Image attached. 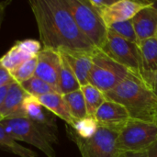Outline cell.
<instances>
[{
    "label": "cell",
    "mask_w": 157,
    "mask_h": 157,
    "mask_svg": "<svg viewBox=\"0 0 157 157\" xmlns=\"http://www.w3.org/2000/svg\"><path fill=\"white\" fill-rule=\"evenodd\" d=\"M147 155L148 157H157V143H155L147 152Z\"/></svg>",
    "instance_id": "cell-32"
},
{
    "label": "cell",
    "mask_w": 157,
    "mask_h": 157,
    "mask_svg": "<svg viewBox=\"0 0 157 157\" xmlns=\"http://www.w3.org/2000/svg\"><path fill=\"white\" fill-rule=\"evenodd\" d=\"M5 10H6V3H3V4L0 3V28L5 17Z\"/></svg>",
    "instance_id": "cell-33"
},
{
    "label": "cell",
    "mask_w": 157,
    "mask_h": 157,
    "mask_svg": "<svg viewBox=\"0 0 157 157\" xmlns=\"http://www.w3.org/2000/svg\"><path fill=\"white\" fill-rule=\"evenodd\" d=\"M43 48L93 52L96 48L77 27L64 0L29 2Z\"/></svg>",
    "instance_id": "cell-1"
},
{
    "label": "cell",
    "mask_w": 157,
    "mask_h": 157,
    "mask_svg": "<svg viewBox=\"0 0 157 157\" xmlns=\"http://www.w3.org/2000/svg\"><path fill=\"white\" fill-rule=\"evenodd\" d=\"M152 6H153L155 9H156L157 10V0H155V1H153V2H152Z\"/></svg>",
    "instance_id": "cell-34"
},
{
    "label": "cell",
    "mask_w": 157,
    "mask_h": 157,
    "mask_svg": "<svg viewBox=\"0 0 157 157\" xmlns=\"http://www.w3.org/2000/svg\"><path fill=\"white\" fill-rule=\"evenodd\" d=\"M108 29L130 42H132L137 45L140 44V41L135 33L132 20H127V21L112 24L108 28Z\"/></svg>",
    "instance_id": "cell-25"
},
{
    "label": "cell",
    "mask_w": 157,
    "mask_h": 157,
    "mask_svg": "<svg viewBox=\"0 0 157 157\" xmlns=\"http://www.w3.org/2000/svg\"><path fill=\"white\" fill-rule=\"evenodd\" d=\"M100 50L125 67L131 74L143 77L144 67L139 45L130 42L109 30L107 40Z\"/></svg>",
    "instance_id": "cell-6"
},
{
    "label": "cell",
    "mask_w": 157,
    "mask_h": 157,
    "mask_svg": "<svg viewBox=\"0 0 157 157\" xmlns=\"http://www.w3.org/2000/svg\"><path fill=\"white\" fill-rule=\"evenodd\" d=\"M61 54V53H60ZM60 93L63 96L81 88V86L75 75L73 70L69 66L64 57L61 54V69H60Z\"/></svg>",
    "instance_id": "cell-19"
},
{
    "label": "cell",
    "mask_w": 157,
    "mask_h": 157,
    "mask_svg": "<svg viewBox=\"0 0 157 157\" xmlns=\"http://www.w3.org/2000/svg\"><path fill=\"white\" fill-rule=\"evenodd\" d=\"M72 128L80 138L90 139L96 134L97 131L98 130V124L95 117L86 116L84 119L75 121Z\"/></svg>",
    "instance_id": "cell-24"
},
{
    "label": "cell",
    "mask_w": 157,
    "mask_h": 157,
    "mask_svg": "<svg viewBox=\"0 0 157 157\" xmlns=\"http://www.w3.org/2000/svg\"><path fill=\"white\" fill-rule=\"evenodd\" d=\"M13 81H14V79L12 78L10 73L6 68H4L0 63V87L3 86L8 85Z\"/></svg>",
    "instance_id": "cell-29"
},
{
    "label": "cell",
    "mask_w": 157,
    "mask_h": 157,
    "mask_svg": "<svg viewBox=\"0 0 157 157\" xmlns=\"http://www.w3.org/2000/svg\"><path fill=\"white\" fill-rule=\"evenodd\" d=\"M157 143V121L131 119L118 135L116 147L121 153H147Z\"/></svg>",
    "instance_id": "cell-4"
},
{
    "label": "cell",
    "mask_w": 157,
    "mask_h": 157,
    "mask_svg": "<svg viewBox=\"0 0 157 157\" xmlns=\"http://www.w3.org/2000/svg\"><path fill=\"white\" fill-rule=\"evenodd\" d=\"M0 148L11 152L19 157H38L37 154L34 151L17 144V141L6 132V130L1 124H0Z\"/></svg>",
    "instance_id": "cell-22"
},
{
    "label": "cell",
    "mask_w": 157,
    "mask_h": 157,
    "mask_svg": "<svg viewBox=\"0 0 157 157\" xmlns=\"http://www.w3.org/2000/svg\"><path fill=\"white\" fill-rule=\"evenodd\" d=\"M23 109L25 118L35 123L43 132L47 140L52 143H57L56 125L54 119L48 115L45 108L41 106L37 98L28 95L24 100Z\"/></svg>",
    "instance_id": "cell-11"
},
{
    "label": "cell",
    "mask_w": 157,
    "mask_h": 157,
    "mask_svg": "<svg viewBox=\"0 0 157 157\" xmlns=\"http://www.w3.org/2000/svg\"><path fill=\"white\" fill-rule=\"evenodd\" d=\"M66 60L81 86L89 84V74L93 64V52L61 50L58 51Z\"/></svg>",
    "instance_id": "cell-15"
},
{
    "label": "cell",
    "mask_w": 157,
    "mask_h": 157,
    "mask_svg": "<svg viewBox=\"0 0 157 157\" xmlns=\"http://www.w3.org/2000/svg\"><path fill=\"white\" fill-rule=\"evenodd\" d=\"M63 98L75 121L84 119L87 116L86 106L81 88L72 93L63 95Z\"/></svg>",
    "instance_id": "cell-21"
},
{
    "label": "cell",
    "mask_w": 157,
    "mask_h": 157,
    "mask_svg": "<svg viewBox=\"0 0 157 157\" xmlns=\"http://www.w3.org/2000/svg\"><path fill=\"white\" fill-rule=\"evenodd\" d=\"M117 157H148L147 153H121Z\"/></svg>",
    "instance_id": "cell-31"
},
{
    "label": "cell",
    "mask_w": 157,
    "mask_h": 157,
    "mask_svg": "<svg viewBox=\"0 0 157 157\" xmlns=\"http://www.w3.org/2000/svg\"><path fill=\"white\" fill-rule=\"evenodd\" d=\"M81 90L84 95L87 116L95 117L98 109L107 100L105 94L90 84L81 86Z\"/></svg>",
    "instance_id": "cell-20"
},
{
    "label": "cell",
    "mask_w": 157,
    "mask_h": 157,
    "mask_svg": "<svg viewBox=\"0 0 157 157\" xmlns=\"http://www.w3.org/2000/svg\"><path fill=\"white\" fill-rule=\"evenodd\" d=\"M19 84L21 85L22 88L27 92L28 95L33 96L35 98H39L50 93L56 92L52 86H50L49 84H47L46 82H44L43 80L40 79L35 75Z\"/></svg>",
    "instance_id": "cell-23"
},
{
    "label": "cell",
    "mask_w": 157,
    "mask_h": 157,
    "mask_svg": "<svg viewBox=\"0 0 157 157\" xmlns=\"http://www.w3.org/2000/svg\"><path fill=\"white\" fill-rule=\"evenodd\" d=\"M116 0H89V3L92 6V7L98 14H100L106 8L110 6Z\"/></svg>",
    "instance_id": "cell-28"
},
{
    "label": "cell",
    "mask_w": 157,
    "mask_h": 157,
    "mask_svg": "<svg viewBox=\"0 0 157 157\" xmlns=\"http://www.w3.org/2000/svg\"><path fill=\"white\" fill-rule=\"evenodd\" d=\"M40 50V41L35 40L17 41L3 57L0 58V63L4 68L8 72H11L29 60L38 56Z\"/></svg>",
    "instance_id": "cell-13"
},
{
    "label": "cell",
    "mask_w": 157,
    "mask_h": 157,
    "mask_svg": "<svg viewBox=\"0 0 157 157\" xmlns=\"http://www.w3.org/2000/svg\"><path fill=\"white\" fill-rule=\"evenodd\" d=\"M37 66V56L24 63L20 66L12 70L10 73L12 78L17 83H22L35 75Z\"/></svg>",
    "instance_id": "cell-26"
},
{
    "label": "cell",
    "mask_w": 157,
    "mask_h": 157,
    "mask_svg": "<svg viewBox=\"0 0 157 157\" xmlns=\"http://www.w3.org/2000/svg\"><path fill=\"white\" fill-rule=\"evenodd\" d=\"M77 27L98 49L105 44L109 29L89 0H64Z\"/></svg>",
    "instance_id": "cell-3"
},
{
    "label": "cell",
    "mask_w": 157,
    "mask_h": 157,
    "mask_svg": "<svg viewBox=\"0 0 157 157\" xmlns=\"http://www.w3.org/2000/svg\"><path fill=\"white\" fill-rule=\"evenodd\" d=\"M61 69V54L58 51L42 48L37 56V66L35 76L52 86L55 91L60 93L59 80ZM62 95V94H61Z\"/></svg>",
    "instance_id": "cell-10"
},
{
    "label": "cell",
    "mask_w": 157,
    "mask_h": 157,
    "mask_svg": "<svg viewBox=\"0 0 157 157\" xmlns=\"http://www.w3.org/2000/svg\"><path fill=\"white\" fill-rule=\"evenodd\" d=\"M27 97V92L19 83L15 80L11 82L0 111L2 121L12 118H25L23 104Z\"/></svg>",
    "instance_id": "cell-14"
},
{
    "label": "cell",
    "mask_w": 157,
    "mask_h": 157,
    "mask_svg": "<svg viewBox=\"0 0 157 157\" xmlns=\"http://www.w3.org/2000/svg\"><path fill=\"white\" fill-rule=\"evenodd\" d=\"M105 97L122 105L131 119L157 121V97L142 76L130 73L115 88L106 93Z\"/></svg>",
    "instance_id": "cell-2"
},
{
    "label": "cell",
    "mask_w": 157,
    "mask_h": 157,
    "mask_svg": "<svg viewBox=\"0 0 157 157\" xmlns=\"http://www.w3.org/2000/svg\"><path fill=\"white\" fill-rule=\"evenodd\" d=\"M95 119L98 127L120 134L130 121L131 116L122 105L107 99L96 112Z\"/></svg>",
    "instance_id": "cell-9"
},
{
    "label": "cell",
    "mask_w": 157,
    "mask_h": 157,
    "mask_svg": "<svg viewBox=\"0 0 157 157\" xmlns=\"http://www.w3.org/2000/svg\"><path fill=\"white\" fill-rule=\"evenodd\" d=\"M37 98L41 106L48 111L53 113L55 116L64 121L68 126L73 127L75 121L73 119L63 95L54 92L39 97Z\"/></svg>",
    "instance_id": "cell-17"
},
{
    "label": "cell",
    "mask_w": 157,
    "mask_h": 157,
    "mask_svg": "<svg viewBox=\"0 0 157 157\" xmlns=\"http://www.w3.org/2000/svg\"><path fill=\"white\" fill-rule=\"evenodd\" d=\"M152 2L149 0H116L99 15L109 28L112 24L131 20L139 11L151 6Z\"/></svg>",
    "instance_id": "cell-12"
},
{
    "label": "cell",
    "mask_w": 157,
    "mask_h": 157,
    "mask_svg": "<svg viewBox=\"0 0 157 157\" xmlns=\"http://www.w3.org/2000/svg\"><path fill=\"white\" fill-rule=\"evenodd\" d=\"M144 73L157 71V35L139 44Z\"/></svg>",
    "instance_id": "cell-18"
},
{
    "label": "cell",
    "mask_w": 157,
    "mask_h": 157,
    "mask_svg": "<svg viewBox=\"0 0 157 157\" xmlns=\"http://www.w3.org/2000/svg\"><path fill=\"white\" fill-rule=\"evenodd\" d=\"M9 85H6V86H3L0 87V111H1V108H2V105H3V102H4V99H5V97L7 93V90H8V87H9ZM2 121L1 119V114H0V121Z\"/></svg>",
    "instance_id": "cell-30"
},
{
    "label": "cell",
    "mask_w": 157,
    "mask_h": 157,
    "mask_svg": "<svg viewBox=\"0 0 157 157\" xmlns=\"http://www.w3.org/2000/svg\"><path fill=\"white\" fill-rule=\"evenodd\" d=\"M143 78L149 85L155 95L157 97V71L155 72H144L143 74Z\"/></svg>",
    "instance_id": "cell-27"
},
{
    "label": "cell",
    "mask_w": 157,
    "mask_h": 157,
    "mask_svg": "<svg viewBox=\"0 0 157 157\" xmlns=\"http://www.w3.org/2000/svg\"><path fill=\"white\" fill-rule=\"evenodd\" d=\"M131 20L140 43L157 35V10L152 5L139 11Z\"/></svg>",
    "instance_id": "cell-16"
},
{
    "label": "cell",
    "mask_w": 157,
    "mask_h": 157,
    "mask_svg": "<svg viewBox=\"0 0 157 157\" xmlns=\"http://www.w3.org/2000/svg\"><path fill=\"white\" fill-rule=\"evenodd\" d=\"M67 132L72 141L76 144L82 157H117L120 154L116 147L119 133L98 127L92 138L82 139L68 125Z\"/></svg>",
    "instance_id": "cell-8"
},
{
    "label": "cell",
    "mask_w": 157,
    "mask_h": 157,
    "mask_svg": "<svg viewBox=\"0 0 157 157\" xmlns=\"http://www.w3.org/2000/svg\"><path fill=\"white\" fill-rule=\"evenodd\" d=\"M0 124L16 141H21L36 147L47 157H56L52 144L47 140L41 130L29 119L12 118L1 121Z\"/></svg>",
    "instance_id": "cell-7"
},
{
    "label": "cell",
    "mask_w": 157,
    "mask_h": 157,
    "mask_svg": "<svg viewBox=\"0 0 157 157\" xmlns=\"http://www.w3.org/2000/svg\"><path fill=\"white\" fill-rule=\"evenodd\" d=\"M92 61L89 84L104 94L115 88L130 74L125 67L112 60L100 49L95 50Z\"/></svg>",
    "instance_id": "cell-5"
}]
</instances>
